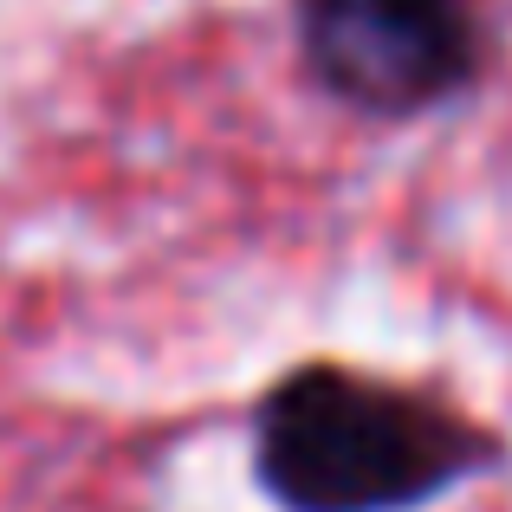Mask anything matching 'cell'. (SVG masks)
I'll return each instance as SVG.
<instances>
[{"mask_svg":"<svg viewBox=\"0 0 512 512\" xmlns=\"http://www.w3.org/2000/svg\"><path fill=\"white\" fill-rule=\"evenodd\" d=\"M493 454V435L448 396L350 363H299L253 422L260 487L286 512H415Z\"/></svg>","mask_w":512,"mask_h":512,"instance_id":"cell-1","label":"cell"},{"mask_svg":"<svg viewBox=\"0 0 512 512\" xmlns=\"http://www.w3.org/2000/svg\"><path fill=\"white\" fill-rule=\"evenodd\" d=\"M292 39L312 85L363 117H422L493 59L487 0H292Z\"/></svg>","mask_w":512,"mask_h":512,"instance_id":"cell-2","label":"cell"}]
</instances>
